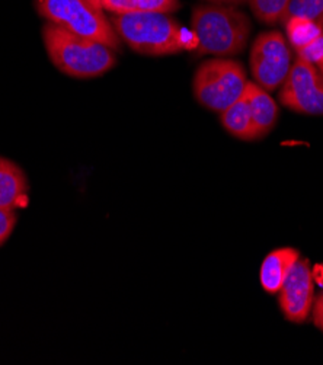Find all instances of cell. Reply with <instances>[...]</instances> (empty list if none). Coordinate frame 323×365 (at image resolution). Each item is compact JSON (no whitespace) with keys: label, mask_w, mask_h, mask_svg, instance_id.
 <instances>
[{"label":"cell","mask_w":323,"mask_h":365,"mask_svg":"<svg viewBox=\"0 0 323 365\" xmlns=\"http://www.w3.org/2000/svg\"><path fill=\"white\" fill-rule=\"evenodd\" d=\"M110 21L120 40L140 54L169 56L193 47L183 26L166 12L113 15Z\"/></svg>","instance_id":"1"},{"label":"cell","mask_w":323,"mask_h":365,"mask_svg":"<svg viewBox=\"0 0 323 365\" xmlns=\"http://www.w3.org/2000/svg\"><path fill=\"white\" fill-rule=\"evenodd\" d=\"M43 36L50 60L67 76L78 79L96 78L110 71L117 63L114 50L110 47L56 24L47 22Z\"/></svg>","instance_id":"2"},{"label":"cell","mask_w":323,"mask_h":365,"mask_svg":"<svg viewBox=\"0 0 323 365\" xmlns=\"http://www.w3.org/2000/svg\"><path fill=\"white\" fill-rule=\"evenodd\" d=\"M191 25L200 54H239L246 48L250 35L249 18L233 6H198L193 12Z\"/></svg>","instance_id":"3"},{"label":"cell","mask_w":323,"mask_h":365,"mask_svg":"<svg viewBox=\"0 0 323 365\" xmlns=\"http://www.w3.org/2000/svg\"><path fill=\"white\" fill-rule=\"evenodd\" d=\"M37 11L48 22L70 32L95 40L111 50L120 48V36L111 21L89 0H37Z\"/></svg>","instance_id":"4"},{"label":"cell","mask_w":323,"mask_h":365,"mask_svg":"<svg viewBox=\"0 0 323 365\" xmlns=\"http://www.w3.org/2000/svg\"><path fill=\"white\" fill-rule=\"evenodd\" d=\"M247 82L245 67L239 61L212 58L197 68L193 89L198 103L222 114L243 95Z\"/></svg>","instance_id":"5"},{"label":"cell","mask_w":323,"mask_h":365,"mask_svg":"<svg viewBox=\"0 0 323 365\" xmlns=\"http://www.w3.org/2000/svg\"><path fill=\"white\" fill-rule=\"evenodd\" d=\"M292 64V47L281 32L270 31L257 36L249 56V67L255 83L267 92L281 88Z\"/></svg>","instance_id":"6"},{"label":"cell","mask_w":323,"mask_h":365,"mask_svg":"<svg viewBox=\"0 0 323 365\" xmlns=\"http://www.w3.org/2000/svg\"><path fill=\"white\" fill-rule=\"evenodd\" d=\"M282 106L304 115H323V75L316 64L297 57L280 89Z\"/></svg>","instance_id":"7"},{"label":"cell","mask_w":323,"mask_h":365,"mask_svg":"<svg viewBox=\"0 0 323 365\" xmlns=\"http://www.w3.org/2000/svg\"><path fill=\"white\" fill-rule=\"evenodd\" d=\"M280 307L287 320L304 323L313 309L314 281L307 259H299L278 291Z\"/></svg>","instance_id":"8"},{"label":"cell","mask_w":323,"mask_h":365,"mask_svg":"<svg viewBox=\"0 0 323 365\" xmlns=\"http://www.w3.org/2000/svg\"><path fill=\"white\" fill-rule=\"evenodd\" d=\"M300 252L294 247H280L268 253L260 272L262 288L270 294H277L285 278L300 259Z\"/></svg>","instance_id":"9"},{"label":"cell","mask_w":323,"mask_h":365,"mask_svg":"<svg viewBox=\"0 0 323 365\" xmlns=\"http://www.w3.org/2000/svg\"><path fill=\"white\" fill-rule=\"evenodd\" d=\"M245 96L249 102L258 140L265 137L275 127L278 120V105L271 95L255 82H247Z\"/></svg>","instance_id":"10"},{"label":"cell","mask_w":323,"mask_h":365,"mask_svg":"<svg viewBox=\"0 0 323 365\" xmlns=\"http://www.w3.org/2000/svg\"><path fill=\"white\" fill-rule=\"evenodd\" d=\"M28 179L14 162L0 156V207L21 208L28 198Z\"/></svg>","instance_id":"11"},{"label":"cell","mask_w":323,"mask_h":365,"mask_svg":"<svg viewBox=\"0 0 323 365\" xmlns=\"http://www.w3.org/2000/svg\"><path fill=\"white\" fill-rule=\"evenodd\" d=\"M220 121H222V125L226 128V131L239 140H243V141L258 140L252 114H250L249 102L245 96V92L236 102H233L220 114Z\"/></svg>","instance_id":"12"},{"label":"cell","mask_w":323,"mask_h":365,"mask_svg":"<svg viewBox=\"0 0 323 365\" xmlns=\"http://www.w3.org/2000/svg\"><path fill=\"white\" fill-rule=\"evenodd\" d=\"M101 9L114 15H124L133 12H175L179 8V0H89Z\"/></svg>","instance_id":"13"},{"label":"cell","mask_w":323,"mask_h":365,"mask_svg":"<svg viewBox=\"0 0 323 365\" xmlns=\"http://www.w3.org/2000/svg\"><path fill=\"white\" fill-rule=\"evenodd\" d=\"M284 25L287 32V41L290 43V47L296 51L304 48L310 43H313L319 35L323 34L322 26L302 16H292L284 22Z\"/></svg>","instance_id":"14"},{"label":"cell","mask_w":323,"mask_h":365,"mask_svg":"<svg viewBox=\"0 0 323 365\" xmlns=\"http://www.w3.org/2000/svg\"><path fill=\"white\" fill-rule=\"evenodd\" d=\"M247 4L262 24L274 25L280 22L284 24L290 0H247Z\"/></svg>","instance_id":"15"},{"label":"cell","mask_w":323,"mask_h":365,"mask_svg":"<svg viewBox=\"0 0 323 365\" xmlns=\"http://www.w3.org/2000/svg\"><path fill=\"white\" fill-rule=\"evenodd\" d=\"M292 16H302L323 28V0H290L284 22Z\"/></svg>","instance_id":"16"},{"label":"cell","mask_w":323,"mask_h":365,"mask_svg":"<svg viewBox=\"0 0 323 365\" xmlns=\"http://www.w3.org/2000/svg\"><path fill=\"white\" fill-rule=\"evenodd\" d=\"M16 225V214L14 210L0 207V246H2L12 235Z\"/></svg>","instance_id":"17"},{"label":"cell","mask_w":323,"mask_h":365,"mask_svg":"<svg viewBox=\"0 0 323 365\" xmlns=\"http://www.w3.org/2000/svg\"><path fill=\"white\" fill-rule=\"evenodd\" d=\"M296 53H297V57H302L309 63L317 64L323 58V34L319 35L313 43H310L304 48L297 50Z\"/></svg>","instance_id":"18"},{"label":"cell","mask_w":323,"mask_h":365,"mask_svg":"<svg viewBox=\"0 0 323 365\" xmlns=\"http://www.w3.org/2000/svg\"><path fill=\"white\" fill-rule=\"evenodd\" d=\"M313 323L319 331L323 332V294L313 302Z\"/></svg>","instance_id":"19"},{"label":"cell","mask_w":323,"mask_h":365,"mask_svg":"<svg viewBox=\"0 0 323 365\" xmlns=\"http://www.w3.org/2000/svg\"><path fill=\"white\" fill-rule=\"evenodd\" d=\"M210 5H222V6H239L247 4V0H205Z\"/></svg>","instance_id":"20"},{"label":"cell","mask_w":323,"mask_h":365,"mask_svg":"<svg viewBox=\"0 0 323 365\" xmlns=\"http://www.w3.org/2000/svg\"><path fill=\"white\" fill-rule=\"evenodd\" d=\"M312 275H313V281L317 282L323 288V264L314 265L312 268Z\"/></svg>","instance_id":"21"},{"label":"cell","mask_w":323,"mask_h":365,"mask_svg":"<svg viewBox=\"0 0 323 365\" xmlns=\"http://www.w3.org/2000/svg\"><path fill=\"white\" fill-rule=\"evenodd\" d=\"M316 66H317V68L320 70V73H322V75H323V58H322V60H320V61H319Z\"/></svg>","instance_id":"22"}]
</instances>
